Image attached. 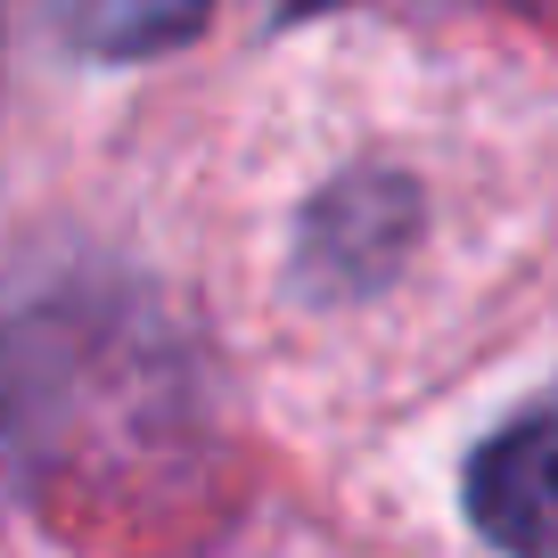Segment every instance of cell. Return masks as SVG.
<instances>
[{
	"instance_id": "6da1fadb",
	"label": "cell",
	"mask_w": 558,
	"mask_h": 558,
	"mask_svg": "<svg viewBox=\"0 0 558 558\" xmlns=\"http://www.w3.org/2000/svg\"><path fill=\"white\" fill-rule=\"evenodd\" d=\"M469 525L501 558H558V402L509 418L469 460Z\"/></svg>"
}]
</instances>
